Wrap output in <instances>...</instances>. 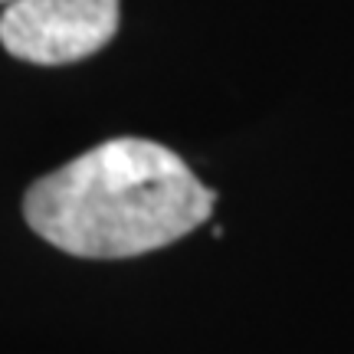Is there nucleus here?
<instances>
[{
	"mask_svg": "<svg viewBox=\"0 0 354 354\" xmlns=\"http://www.w3.org/2000/svg\"><path fill=\"white\" fill-rule=\"evenodd\" d=\"M214 203L216 194L171 148L112 138L39 177L26 190L24 216L69 256L128 259L197 230Z\"/></svg>",
	"mask_w": 354,
	"mask_h": 354,
	"instance_id": "obj_1",
	"label": "nucleus"
},
{
	"mask_svg": "<svg viewBox=\"0 0 354 354\" xmlns=\"http://www.w3.org/2000/svg\"><path fill=\"white\" fill-rule=\"evenodd\" d=\"M0 3H17V0H0Z\"/></svg>",
	"mask_w": 354,
	"mask_h": 354,
	"instance_id": "obj_3",
	"label": "nucleus"
},
{
	"mask_svg": "<svg viewBox=\"0 0 354 354\" xmlns=\"http://www.w3.org/2000/svg\"><path fill=\"white\" fill-rule=\"evenodd\" d=\"M118 30V0H17L0 13V46L33 66L79 63Z\"/></svg>",
	"mask_w": 354,
	"mask_h": 354,
	"instance_id": "obj_2",
	"label": "nucleus"
}]
</instances>
